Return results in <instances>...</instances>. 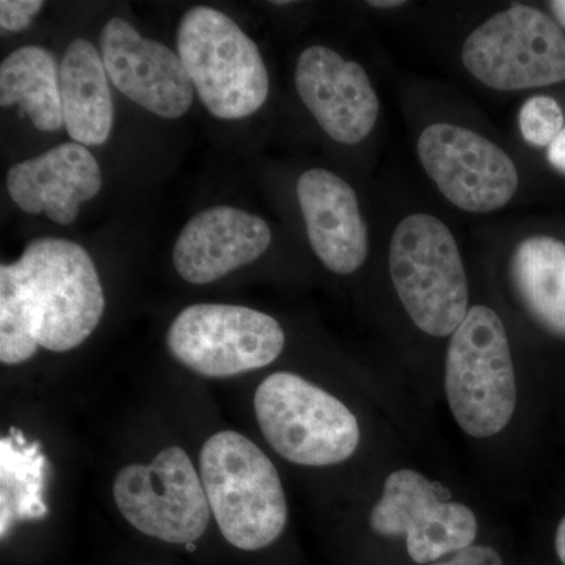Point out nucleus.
<instances>
[{"mask_svg":"<svg viewBox=\"0 0 565 565\" xmlns=\"http://www.w3.org/2000/svg\"><path fill=\"white\" fill-rule=\"evenodd\" d=\"M106 299L82 245L40 237L17 263L0 267V362L18 366L40 348H79L102 322Z\"/></svg>","mask_w":565,"mask_h":565,"instance_id":"f257e3e1","label":"nucleus"},{"mask_svg":"<svg viewBox=\"0 0 565 565\" xmlns=\"http://www.w3.org/2000/svg\"><path fill=\"white\" fill-rule=\"evenodd\" d=\"M200 478L223 537L256 552L273 545L288 522L280 473L245 435L223 430L200 452Z\"/></svg>","mask_w":565,"mask_h":565,"instance_id":"f03ea898","label":"nucleus"},{"mask_svg":"<svg viewBox=\"0 0 565 565\" xmlns=\"http://www.w3.org/2000/svg\"><path fill=\"white\" fill-rule=\"evenodd\" d=\"M445 392L452 416L470 437H493L514 418L516 381L511 344L492 308L475 305L451 334Z\"/></svg>","mask_w":565,"mask_h":565,"instance_id":"7ed1b4c3","label":"nucleus"},{"mask_svg":"<svg viewBox=\"0 0 565 565\" xmlns=\"http://www.w3.org/2000/svg\"><path fill=\"white\" fill-rule=\"evenodd\" d=\"M390 274L405 311L430 337L455 333L470 310L459 247L448 226L434 215H408L396 226Z\"/></svg>","mask_w":565,"mask_h":565,"instance_id":"20e7f679","label":"nucleus"},{"mask_svg":"<svg viewBox=\"0 0 565 565\" xmlns=\"http://www.w3.org/2000/svg\"><path fill=\"white\" fill-rule=\"evenodd\" d=\"M178 55L204 107L221 120L262 109L269 74L255 41L222 11L193 7L178 29Z\"/></svg>","mask_w":565,"mask_h":565,"instance_id":"39448f33","label":"nucleus"},{"mask_svg":"<svg viewBox=\"0 0 565 565\" xmlns=\"http://www.w3.org/2000/svg\"><path fill=\"white\" fill-rule=\"evenodd\" d=\"M255 415L267 444L288 462L332 467L359 449V419L337 396L300 375L275 373L255 393Z\"/></svg>","mask_w":565,"mask_h":565,"instance_id":"423d86ee","label":"nucleus"},{"mask_svg":"<svg viewBox=\"0 0 565 565\" xmlns=\"http://www.w3.org/2000/svg\"><path fill=\"white\" fill-rule=\"evenodd\" d=\"M285 343V332L273 316L237 305H192L174 318L167 333L173 359L210 379L269 366Z\"/></svg>","mask_w":565,"mask_h":565,"instance_id":"0eeeda50","label":"nucleus"},{"mask_svg":"<svg viewBox=\"0 0 565 565\" xmlns=\"http://www.w3.org/2000/svg\"><path fill=\"white\" fill-rule=\"evenodd\" d=\"M462 62L493 90L545 87L565 81V35L541 10L514 6L470 33Z\"/></svg>","mask_w":565,"mask_h":565,"instance_id":"6e6552de","label":"nucleus"},{"mask_svg":"<svg viewBox=\"0 0 565 565\" xmlns=\"http://www.w3.org/2000/svg\"><path fill=\"white\" fill-rule=\"evenodd\" d=\"M114 500L129 525L169 544H195L210 525L202 478L180 446L162 449L151 463L122 467L115 476Z\"/></svg>","mask_w":565,"mask_h":565,"instance_id":"1a4fd4ad","label":"nucleus"},{"mask_svg":"<svg viewBox=\"0 0 565 565\" xmlns=\"http://www.w3.org/2000/svg\"><path fill=\"white\" fill-rule=\"evenodd\" d=\"M446 490L404 468L385 479L370 525L386 537H404L416 564H434L473 545L478 520L468 505L445 500Z\"/></svg>","mask_w":565,"mask_h":565,"instance_id":"9d476101","label":"nucleus"},{"mask_svg":"<svg viewBox=\"0 0 565 565\" xmlns=\"http://www.w3.org/2000/svg\"><path fill=\"white\" fill-rule=\"evenodd\" d=\"M418 156L440 192L463 211L501 210L519 188L512 159L493 141L460 126H427L418 139Z\"/></svg>","mask_w":565,"mask_h":565,"instance_id":"9b49d317","label":"nucleus"},{"mask_svg":"<svg viewBox=\"0 0 565 565\" xmlns=\"http://www.w3.org/2000/svg\"><path fill=\"white\" fill-rule=\"evenodd\" d=\"M111 84L140 107L162 118H180L193 103V84L180 55L166 44L141 39L121 18H111L99 35Z\"/></svg>","mask_w":565,"mask_h":565,"instance_id":"f8f14e48","label":"nucleus"},{"mask_svg":"<svg viewBox=\"0 0 565 565\" xmlns=\"http://www.w3.org/2000/svg\"><path fill=\"white\" fill-rule=\"evenodd\" d=\"M296 87L319 126L338 143L366 139L377 121V95L366 71L326 46H310L296 66Z\"/></svg>","mask_w":565,"mask_h":565,"instance_id":"ddd939ff","label":"nucleus"},{"mask_svg":"<svg viewBox=\"0 0 565 565\" xmlns=\"http://www.w3.org/2000/svg\"><path fill=\"white\" fill-rule=\"evenodd\" d=\"M273 243L258 215L232 206L202 211L189 221L173 248L177 273L192 285H207L247 266Z\"/></svg>","mask_w":565,"mask_h":565,"instance_id":"4468645a","label":"nucleus"},{"mask_svg":"<svg viewBox=\"0 0 565 565\" xmlns=\"http://www.w3.org/2000/svg\"><path fill=\"white\" fill-rule=\"evenodd\" d=\"M103 174L95 156L84 145H58L39 158L11 167L7 189L28 214H44L57 225H71L81 204L102 191Z\"/></svg>","mask_w":565,"mask_h":565,"instance_id":"2eb2a0df","label":"nucleus"},{"mask_svg":"<svg viewBox=\"0 0 565 565\" xmlns=\"http://www.w3.org/2000/svg\"><path fill=\"white\" fill-rule=\"evenodd\" d=\"M308 241L323 266L349 275L363 266L370 252L366 223L351 185L338 174L311 169L297 181Z\"/></svg>","mask_w":565,"mask_h":565,"instance_id":"dca6fc26","label":"nucleus"},{"mask_svg":"<svg viewBox=\"0 0 565 565\" xmlns=\"http://www.w3.org/2000/svg\"><path fill=\"white\" fill-rule=\"evenodd\" d=\"M63 125L71 139L99 147L114 128V99L102 52L87 40L71 41L61 63Z\"/></svg>","mask_w":565,"mask_h":565,"instance_id":"f3484780","label":"nucleus"},{"mask_svg":"<svg viewBox=\"0 0 565 565\" xmlns=\"http://www.w3.org/2000/svg\"><path fill=\"white\" fill-rule=\"evenodd\" d=\"M511 280L527 313L548 332L565 337V244L550 236L527 237L512 255Z\"/></svg>","mask_w":565,"mask_h":565,"instance_id":"a211bd4d","label":"nucleus"},{"mask_svg":"<svg viewBox=\"0 0 565 565\" xmlns=\"http://www.w3.org/2000/svg\"><path fill=\"white\" fill-rule=\"evenodd\" d=\"M20 104L39 131H58L63 125L61 68L41 46L20 47L0 65V106Z\"/></svg>","mask_w":565,"mask_h":565,"instance_id":"6ab92c4d","label":"nucleus"},{"mask_svg":"<svg viewBox=\"0 0 565 565\" xmlns=\"http://www.w3.org/2000/svg\"><path fill=\"white\" fill-rule=\"evenodd\" d=\"M523 139L533 147H550L564 129V114L556 99L533 96L523 104L519 114Z\"/></svg>","mask_w":565,"mask_h":565,"instance_id":"aec40b11","label":"nucleus"},{"mask_svg":"<svg viewBox=\"0 0 565 565\" xmlns=\"http://www.w3.org/2000/svg\"><path fill=\"white\" fill-rule=\"evenodd\" d=\"M44 3L41 0H2L0 2V25L7 32H22L32 24V18Z\"/></svg>","mask_w":565,"mask_h":565,"instance_id":"412c9836","label":"nucleus"},{"mask_svg":"<svg viewBox=\"0 0 565 565\" xmlns=\"http://www.w3.org/2000/svg\"><path fill=\"white\" fill-rule=\"evenodd\" d=\"M433 565H504L500 553L492 546L471 545L456 555L445 557Z\"/></svg>","mask_w":565,"mask_h":565,"instance_id":"4be33fe9","label":"nucleus"},{"mask_svg":"<svg viewBox=\"0 0 565 565\" xmlns=\"http://www.w3.org/2000/svg\"><path fill=\"white\" fill-rule=\"evenodd\" d=\"M548 162L559 172L565 173V126L556 140L548 147Z\"/></svg>","mask_w":565,"mask_h":565,"instance_id":"5701e85b","label":"nucleus"},{"mask_svg":"<svg viewBox=\"0 0 565 565\" xmlns=\"http://www.w3.org/2000/svg\"><path fill=\"white\" fill-rule=\"evenodd\" d=\"M555 548L557 557L565 565V516L561 520L559 526L556 530Z\"/></svg>","mask_w":565,"mask_h":565,"instance_id":"b1692460","label":"nucleus"},{"mask_svg":"<svg viewBox=\"0 0 565 565\" xmlns=\"http://www.w3.org/2000/svg\"><path fill=\"white\" fill-rule=\"evenodd\" d=\"M550 9L555 13L556 20L565 28V0H555L550 2Z\"/></svg>","mask_w":565,"mask_h":565,"instance_id":"393cba45","label":"nucleus"},{"mask_svg":"<svg viewBox=\"0 0 565 565\" xmlns=\"http://www.w3.org/2000/svg\"><path fill=\"white\" fill-rule=\"evenodd\" d=\"M370 3L371 7H375V9H393V7H401L404 6L405 2H401V0H371Z\"/></svg>","mask_w":565,"mask_h":565,"instance_id":"a878e982","label":"nucleus"},{"mask_svg":"<svg viewBox=\"0 0 565 565\" xmlns=\"http://www.w3.org/2000/svg\"><path fill=\"white\" fill-rule=\"evenodd\" d=\"M274 6H288V3H291V2H286V0H281V2H273Z\"/></svg>","mask_w":565,"mask_h":565,"instance_id":"bb28decb","label":"nucleus"},{"mask_svg":"<svg viewBox=\"0 0 565 565\" xmlns=\"http://www.w3.org/2000/svg\"><path fill=\"white\" fill-rule=\"evenodd\" d=\"M185 546H188L189 552H193V550H195V546H193V544H188Z\"/></svg>","mask_w":565,"mask_h":565,"instance_id":"cd10ccee","label":"nucleus"}]
</instances>
